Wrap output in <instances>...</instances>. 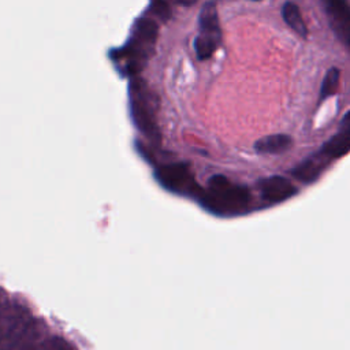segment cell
Wrapping results in <instances>:
<instances>
[{
    "label": "cell",
    "instance_id": "4",
    "mask_svg": "<svg viewBox=\"0 0 350 350\" xmlns=\"http://www.w3.org/2000/svg\"><path fill=\"white\" fill-rule=\"evenodd\" d=\"M257 186L262 200L269 204L283 202L294 197L298 191L297 187L288 179L280 175H273V176L260 179Z\"/></svg>",
    "mask_w": 350,
    "mask_h": 350
},
{
    "label": "cell",
    "instance_id": "6",
    "mask_svg": "<svg viewBox=\"0 0 350 350\" xmlns=\"http://www.w3.org/2000/svg\"><path fill=\"white\" fill-rule=\"evenodd\" d=\"M349 112L343 116L342 129L339 133L332 135L320 149V156L324 159H339L349 152L350 148V124H349Z\"/></svg>",
    "mask_w": 350,
    "mask_h": 350
},
{
    "label": "cell",
    "instance_id": "18",
    "mask_svg": "<svg viewBox=\"0 0 350 350\" xmlns=\"http://www.w3.org/2000/svg\"><path fill=\"white\" fill-rule=\"evenodd\" d=\"M254 1H258V0H254Z\"/></svg>",
    "mask_w": 350,
    "mask_h": 350
},
{
    "label": "cell",
    "instance_id": "17",
    "mask_svg": "<svg viewBox=\"0 0 350 350\" xmlns=\"http://www.w3.org/2000/svg\"><path fill=\"white\" fill-rule=\"evenodd\" d=\"M1 297H3V293L0 291V302H3V301H1Z\"/></svg>",
    "mask_w": 350,
    "mask_h": 350
},
{
    "label": "cell",
    "instance_id": "3",
    "mask_svg": "<svg viewBox=\"0 0 350 350\" xmlns=\"http://www.w3.org/2000/svg\"><path fill=\"white\" fill-rule=\"evenodd\" d=\"M154 178L161 187L178 196H187L197 200L202 193V189L197 183L189 164L182 161L159 167L154 171Z\"/></svg>",
    "mask_w": 350,
    "mask_h": 350
},
{
    "label": "cell",
    "instance_id": "10",
    "mask_svg": "<svg viewBox=\"0 0 350 350\" xmlns=\"http://www.w3.org/2000/svg\"><path fill=\"white\" fill-rule=\"evenodd\" d=\"M325 168V163L321 159L309 157L301 161L298 165H295L291 170V174L294 178H297L299 182L304 183H313L319 179L321 172Z\"/></svg>",
    "mask_w": 350,
    "mask_h": 350
},
{
    "label": "cell",
    "instance_id": "5",
    "mask_svg": "<svg viewBox=\"0 0 350 350\" xmlns=\"http://www.w3.org/2000/svg\"><path fill=\"white\" fill-rule=\"evenodd\" d=\"M331 26L345 45L350 41V5L349 0H324Z\"/></svg>",
    "mask_w": 350,
    "mask_h": 350
},
{
    "label": "cell",
    "instance_id": "2",
    "mask_svg": "<svg viewBox=\"0 0 350 350\" xmlns=\"http://www.w3.org/2000/svg\"><path fill=\"white\" fill-rule=\"evenodd\" d=\"M197 200L205 211L213 215L235 216L249 211L252 194L245 185L216 174L208 179V189L202 190Z\"/></svg>",
    "mask_w": 350,
    "mask_h": 350
},
{
    "label": "cell",
    "instance_id": "11",
    "mask_svg": "<svg viewBox=\"0 0 350 350\" xmlns=\"http://www.w3.org/2000/svg\"><path fill=\"white\" fill-rule=\"evenodd\" d=\"M159 33V26L153 19H138L134 27L133 42L141 48V45H153Z\"/></svg>",
    "mask_w": 350,
    "mask_h": 350
},
{
    "label": "cell",
    "instance_id": "12",
    "mask_svg": "<svg viewBox=\"0 0 350 350\" xmlns=\"http://www.w3.org/2000/svg\"><path fill=\"white\" fill-rule=\"evenodd\" d=\"M282 18L297 34H299L302 38H306L308 29H306V25L304 22V19H302L301 11H299V8L295 3L286 1L282 5Z\"/></svg>",
    "mask_w": 350,
    "mask_h": 350
},
{
    "label": "cell",
    "instance_id": "7",
    "mask_svg": "<svg viewBox=\"0 0 350 350\" xmlns=\"http://www.w3.org/2000/svg\"><path fill=\"white\" fill-rule=\"evenodd\" d=\"M131 118L134 124L150 139H160V131L154 122L152 111L148 108L146 103L134 98L131 101Z\"/></svg>",
    "mask_w": 350,
    "mask_h": 350
},
{
    "label": "cell",
    "instance_id": "9",
    "mask_svg": "<svg viewBox=\"0 0 350 350\" xmlns=\"http://www.w3.org/2000/svg\"><path fill=\"white\" fill-rule=\"evenodd\" d=\"M293 145V138L287 134H271L254 142V150L261 154H279L288 150Z\"/></svg>",
    "mask_w": 350,
    "mask_h": 350
},
{
    "label": "cell",
    "instance_id": "8",
    "mask_svg": "<svg viewBox=\"0 0 350 350\" xmlns=\"http://www.w3.org/2000/svg\"><path fill=\"white\" fill-rule=\"evenodd\" d=\"M198 27H200V34L213 37L220 40V26H219V15H217V8L215 1H208L205 3L198 15Z\"/></svg>",
    "mask_w": 350,
    "mask_h": 350
},
{
    "label": "cell",
    "instance_id": "13",
    "mask_svg": "<svg viewBox=\"0 0 350 350\" xmlns=\"http://www.w3.org/2000/svg\"><path fill=\"white\" fill-rule=\"evenodd\" d=\"M220 40L213 38V37H208L204 34H198L194 38V51H196V57L198 60H206L209 59L213 52L216 51L217 45H219Z\"/></svg>",
    "mask_w": 350,
    "mask_h": 350
},
{
    "label": "cell",
    "instance_id": "15",
    "mask_svg": "<svg viewBox=\"0 0 350 350\" xmlns=\"http://www.w3.org/2000/svg\"><path fill=\"white\" fill-rule=\"evenodd\" d=\"M152 8H153V12L160 16V19L163 21H167L170 16H171V10H170V5L164 1V0H156L153 4H152Z\"/></svg>",
    "mask_w": 350,
    "mask_h": 350
},
{
    "label": "cell",
    "instance_id": "14",
    "mask_svg": "<svg viewBox=\"0 0 350 350\" xmlns=\"http://www.w3.org/2000/svg\"><path fill=\"white\" fill-rule=\"evenodd\" d=\"M339 77H340V71L336 67H331L325 72V77H324V79L321 82V88H320V101H323L336 93V90L339 88Z\"/></svg>",
    "mask_w": 350,
    "mask_h": 350
},
{
    "label": "cell",
    "instance_id": "1",
    "mask_svg": "<svg viewBox=\"0 0 350 350\" xmlns=\"http://www.w3.org/2000/svg\"><path fill=\"white\" fill-rule=\"evenodd\" d=\"M0 350H45L37 323L22 305L0 302Z\"/></svg>",
    "mask_w": 350,
    "mask_h": 350
},
{
    "label": "cell",
    "instance_id": "16",
    "mask_svg": "<svg viewBox=\"0 0 350 350\" xmlns=\"http://www.w3.org/2000/svg\"><path fill=\"white\" fill-rule=\"evenodd\" d=\"M179 4H182V5H190V4H193L196 0H176Z\"/></svg>",
    "mask_w": 350,
    "mask_h": 350
}]
</instances>
